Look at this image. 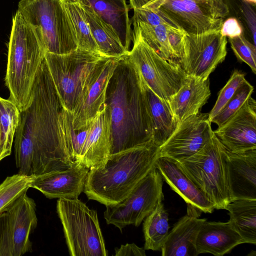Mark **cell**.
<instances>
[{"instance_id": "6da1fadb", "label": "cell", "mask_w": 256, "mask_h": 256, "mask_svg": "<svg viewBox=\"0 0 256 256\" xmlns=\"http://www.w3.org/2000/svg\"><path fill=\"white\" fill-rule=\"evenodd\" d=\"M75 132L72 114L62 105L44 58L29 103L20 111L14 140L18 174L36 176L72 167L74 161L70 148Z\"/></svg>"}, {"instance_id": "7a4b0ae2", "label": "cell", "mask_w": 256, "mask_h": 256, "mask_svg": "<svg viewBox=\"0 0 256 256\" xmlns=\"http://www.w3.org/2000/svg\"><path fill=\"white\" fill-rule=\"evenodd\" d=\"M106 103L111 120L110 155L152 138V120L146 84L127 54L121 57L110 80Z\"/></svg>"}, {"instance_id": "3957f363", "label": "cell", "mask_w": 256, "mask_h": 256, "mask_svg": "<svg viewBox=\"0 0 256 256\" xmlns=\"http://www.w3.org/2000/svg\"><path fill=\"white\" fill-rule=\"evenodd\" d=\"M159 157L160 146L152 138L110 154L104 164L89 169L84 192L106 206L118 204L155 167Z\"/></svg>"}, {"instance_id": "277c9868", "label": "cell", "mask_w": 256, "mask_h": 256, "mask_svg": "<svg viewBox=\"0 0 256 256\" xmlns=\"http://www.w3.org/2000/svg\"><path fill=\"white\" fill-rule=\"evenodd\" d=\"M46 50L35 28L16 11L8 44L5 83L10 98L20 111L29 103L34 82Z\"/></svg>"}, {"instance_id": "5b68a950", "label": "cell", "mask_w": 256, "mask_h": 256, "mask_svg": "<svg viewBox=\"0 0 256 256\" xmlns=\"http://www.w3.org/2000/svg\"><path fill=\"white\" fill-rule=\"evenodd\" d=\"M110 58L76 49L58 54L46 52L44 60L64 108L72 114Z\"/></svg>"}, {"instance_id": "8992f818", "label": "cell", "mask_w": 256, "mask_h": 256, "mask_svg": "<svg viewBox=\"0 0 256 256\" xmlns=\"http://www.w3.org/2000/svg\"><path fill=\"white\" fill-rule=\"evenodd\" d=\"M216 210L233 201L227 172L226 148L214 134L193 156L176 161Z\"/></svg>"}, {"instance_id": "52a82bcc", "label": "cell", "mask_w": 256, "mask_h": 256, "mask_svg": "<svg viewBox=\"0 0 256 256\" xmlns=\"http://www.w3.org/2000/svg\"><path fill=\"white\" fill-rule=\"evenodd\" d=\"M17 10L35 28L46 53L62 54L77 49L65 0H20Z\"/></svg>"}, {"instance_id": "ba28073f", "label": "cell", "mask_w": 256, "mask_h": 256, "mask_svg": "<svg viewBox=\"0 0 256 256\" xmlns=\"http://www.w3.org/2000/svg\"><path fill=\"white\" fill-rule=\"evenodd\" d=\"M131 8L150 10L188 34L220 29L228 10L222 0H129Z\"/></svg>"}, {"instance_id": "9c48e42d", "label": "cell", "mask_w": 256, "mask_h": 256, "mask_svg": "<svg viewBox=\"0 0 256 256\" xmlns=\"http://www.w3.org/2000/svg\"><path fill=\"white\" fill-rule=\"evenodd\" d=\"M56 210L70 256H108L96 210L78 198H58Z\"/></svg>"}, {"instance_id": "30bf717a", "label": "cell", "mask_w": 256, "mask_h": 256, "mask_svg": "<svg viewBox=\"0 0 256 256\" xmlns=\"http://www.w3.org/2000/svg\"><path fill=\"white\" fill-rule=\"evenodd\" d=\"M132 22L133 44L127 56L148 87L160 98L168 102L188 76L180 64L164 59L152 48L143 39L136 22Z\"/></svg>"}, {"instance_id": "8fae6325", "label": "cell", "mask_w": 256, "mask_h": 256, "mask_svg": "<svg viewBox=\"0 0 256 256\" xmlns=\"http://www.w3.org/2000/svg\"><path fill=\"white\" fill-rule=\"evenodd\" d=\"M163 180L155 166L122 202L106 206L104 218L107 224L114 225L121 232L128 225L139 226L163 201Z\"/></svg>"}, {"instance_id": "7c38bea8", "label": "cell", "mask_w": 256, "mask_h": 256, "mask_svg": "<svg viewBox=\"0 0 256 256\" xmlns=\"http://www.w3.org/2000/svg\"><path fill=\"white\" fill-rule=\"evenodd\" d=\"M37 224L36 204L26 192L0 213V256L31 252L30 236Z\"/></svg>"}, {"instance_id": "4fadbf2b", "label": "cell", "mask_w": 256, "mask_h": 256, "mask_svg": "<svg viewBox=\"0 0 256 256\" xmlns=\"http://www.w3.org/2000/svg\"><path fill=\"white\" fill-rule=\"evenodd\" d=\"M227 42L220 29L199 34L185 33L179 64L188 76L206 80L224 60Z\"/></svg>"}, {"instance_id": "5bb4252c", "label": "cell", "mask_w": 256, "mask_h": 256, "mask_svg": "<svg viewBox=\"0 0 256 256\" xmlns=\"http://www.w3.org/2000/svg\"><path fill=\"white\" fill-rule=\"evenodd\" d=\"M211 124L208 114L199 112L182 120L170 137L160 146V156L178 162L193 156L214 135Z\"/></svg>"}, {"instance_id": "9a60e30c", "label": "cell", "mask_w": 256, "mask_h": 256, "mask_svg": "<svg viewBox=\"0 0 256 256\" xmlns=\"http://www.w3.org/2000/svg\"><path fill=\"white\" fill-rule=\"evenodd\" d=\"M221 144L232 152L256 149V102L251 96L228 120L214 131Z\"/></svg>"}, {"instance_id": "2e32d148", "label": "cell", "mask_w": 256, "mask_h": 256, "mask_svg": "<svg viewBox=\"0 0 256 256\" xmlns=\"http://www.w3.org/2000/svg\"><path fill=\"white\" fill-rule=\"evenodd\" d=\"M156 167L172 190L187 204L188 215L198 218L202 212H212L214 210L213 204L174 160L160 156Z\"/></svg>"}, {"instance_id": "e0dca14e", "label": "cell", "mask_w": 256, "mask_h": 256, "mask_svg": "<svg viewBox=\"0 0 256 256\" xmlns=\"http://www.w3.org/2000/svg\"><path fill=\"white\" fill-rule=\"evenodd\" d=\"M89 168L74 161L66 170L32 176L30 188L48 198H78L84 188Z\"/></svg>"}, {"instance_id": "ac0fdd59", "label": "cell", "mask_w": 256, "mask_h": 256, "mask_svg": "<svg viewBox=\"0 0 256 256\" xmlns=\"http://www.w3.org/2000/svg\"><path fill=\"white\" fill-rule=\"evenodd\" d=\"M226 154L233 200H256V149L242 152H232L226 149Z\"/></svg>"}, {"instance_id": "d6986e66", "label": "cell", "mask_w": 256, "mask_h": 256, "mask_svg": "<svg viewBox=\"0 0 256 256\" xmlns=\"http://www.w3.org/2000/svg\"><path fill=\"white\" fill-rule=\"evenodd\" d=\"M121 57L110 58L106 60L100 72L90 85L82 100L72 114L76 132L82 130L88 126L104 106L108 82Z\"/></svg>"}, {"instance_id": "ffe728a7", "label": "cell", "mask_w": 256, "mask_h": 256, "mask_svg": "<svg viewBox=\"0 0 256 256\" xmlns=\"http://www.w3.org/2000/svg\"><path fill=\"white\" fill-rule=\"evenodd\" d=\"M110 116L106 103L89 125L78 162L89 169L104 164L110 156Z\"/></svg>"}, {"instance_id": "44dd1931", "label": "cell", "mask_w": 256, "mask_h": 256, "mask_svg": "<svg viewBox=\"0 0 256 256\" xmlns=\"http://www.w3.org/2000/svg\"><path fill=\"white\" fill-rule=\"evenodd\" d=\"M242 244H243L242 238L228 222L206 220L202 225L198 234L196 248L198 254L210 253L216 256H222Z\"/></svg>"}, {"instance_id": "7402d4cb", "label": "cell", "mask_w": 256, "mask_h": 256, "mask_svg": "<svg viewBox=\"0 0 256 256\" xmlns=\"http://www.w3.org/2000/svg\"><path fill=\"white\" fill-rule=\"evenodd\" d=\"M210 96L209 78L188 76L184 84L172 96L168 102L179 122L200 112Z\"/></svg>"}, {"instance_id": "603a6c76", "label": "cell", "mask_w": 256, "mask_h": 256, "mask_svg": "<svg viewBox=\"0 0 256 256\" xmlns=\"http://www.w3.org/2000/svg\"><path fill=\"white\" fill-rule=\"evenodd\" d=\"M206 218L188 214L176 222L168 235L160 251L162 256H197L198 234Z\"/></svg>"}, {"instance_id": "cb8c5ba5", "label": "cell", "mask_w": 256, "mask_h": 256, "mask_svg": "<svg viewBox=\"0 0 256 256\" xmlns=\"http://www.w3.org/2000/svg\"><path fill=\"white\" fill-rule=\"evenodd\" d=\"M88 4L116 32L128 51L132 42V21L126 0H77Z\"/></svg>"}, {"instance_id": "d4e9b609", "label": "cell", "mask_w": 256, "mask_h": 256, "mask_svg": "<svg viewBox=\"0 0 256 256\" xmlns=\"http://www.w3.org/2000/svg\"><path fill=\"white\" fill-rule=\"evenodd\" d=\"M77 1L84 10L100 54L107 58H118L128 54V51L122 44L114 28L104 22L88 4Z\"/></svg>"}, {"instance_id": "484cf974", "label": "cell", "mask_w": 256, "mask_h": 256, "mask_svg": "<svg viewBox=\"0 0 256 256\" xmlns=\"http://www.w3.org/2000/svg\"><path fill=\"white\" fill-rule=\"evenodd\" d=\"M146 91L152 120V139L160 146L172 134L180 122L173 114L168 101L157 96L147 84Z\"/></svg>"}, {"instance_id": "4316f807", "label": "cell", "mask_w": 256, "mask_h": 256, "mask_svg": "<svg viewBox=\"0 0 256 256\" xmlns=\"http://www.w3.org/2000/svg\"><path fill=\"white\" fill-rule=\"evenodd\" d=\"M229 212L230 222L241 236L243 244H256V200H236L225 209Z\"/></svg>"}, {"instance_id": "83f0119b", "label": "cell", "mask_w": 256, "mask_h": 256, "mask_svg": "<svg viewBox=\"0 0 256 256\" xmlns=\"http://www.w3.org/2000/svg\"><path fill=\"white\" fill-rule=\"evenodd\" d=\"M168 213L162 202L145 218L143 232L146 250H160L170 232Z\"/></svg>"}, {"instance_id": "f1b7e54d", "label": "cell", "mask_w": 256, "mask_h": 256, "mask_svg": "<svg viewBox=\"0 0 256 256\" xmlns=\"http://www.w3.org/2000/svg\"><path fill=\"white\" fill-rule=\"evenodd\" d=\"M20 115V110L12 100L0 96V162L11 154Z\"/></svg>"}, {"instance_id": "f546056e", "label": "cell", "mask_w": 256, "mask_h": 256, "mask_svg": "<svg viewBox=\"0 0 256 256\" xmlns=\"http://www.w3.org/2000/svg\"><path fill=\"white\" fill-rule=\"evenodd\" d=\"M65 4L76 33L77 48L100 54L80 3L76 0H65Z\"/></svg>"}, {"instance_id": "4dcf8cb0", "label": "cell", "mask_w": 256, "mask_h": 256, "mask_svg": "<svg viewBox=\"0 0 256 256\" xmlns=\"http://www.w3.org/2000/svg\"><path fill=\"white\" fill-rule=\"evenodd\" d=\"M132 20L136 22L144 40L162 58L170 62H176L168 42V28L171 25L163 24L152 26L142 21Z\"/></svg>"}, {"instance_id": "1f68e13d", "label": "cell", "mask_w": 256, "mask_h": 256, "mask_svg": "<svg viewBox=\"0 0 256 256\" xmlns=\"http://www.w3.org/2000/svg\"><path fill=\"white\" fill-rule=\"evenodd\" d=\"M32 176L17 174L7 176L0 184V213L30 188Z\"/></svg>"}, {"instance_id": "d6a6232c", "label": "cell", "mask_w": 256, "mask_h": 256, "mask_svg": "<svg viewBox=\"0 0 256 256\" xmlns=\"http://www.w3.org/2000/svg\"><path fill=\"white\" fill-rule=\"evenodd\" d=\"M228 10V17L236 18L246 28L252 39V44L256 46V6L245 0H222Z\"/></svg>"}, {"instance_id": "836d02e7", "label": "cell", "mask_w": 256, "mask_h": 256, "mask_svg": "<svg viewBox=\"0 0 256 256\" xmlns=\"http://www.w3.org/2000/svg\"><path fill=\"white\" fill-rule=\"evenodd\" d=\"M254 87L246 80L239 87L232 97L220 112L211 120V123L221 126L232 118L251 96Z\"/></svg>"}, {"instance_id": "e575fe53", "label": "cell", "mask_w": 256, "mask_h": 256, "mask_svg": "<svg viewBox=\"0 0 256 256\" xmlns=\"http://www.w3.org/2000/svg\"><path fill=\"white\" fill-rule=\"evenodd\" d=\"M244 76V74L239 70H235L233 72L226 85L220 91L217 100L208 113V119L210 122L232 97L239 87L246 80Z\"/></svg>"}, {"instance_id": "d590c367", "label": "cell", "mask_w": 256, "mask_h": 256, "mask_svg": "<svg viewBox=\"0 0 256 256\" xmlns=\"http://www.w3.org/2000/svg\"><path fill=\"white\" fill-rule=\"evenodd\" d=\"M230 47L238 60L246 64L254 74H256V46L244 34L228 38Z\"/></svg>"}, {"instance_id": "8d00e7d4", "label": "cell", "mask_w": 256, "mask_h": 256, "mask_svg": "<svg viewBox=\"0 0 256 256\" xmlns=\"http://www.w3.org/2000/svg\"><path fill=\"white\" fill-rule=\"evenodd\" d=\"M168 42L172 54L179 64L182 56L183 38L186 32L178 28L168 26Z\"/></svg>"}, {"instance_id": "74e56055", "label": "cell", "mask_w": 256, "mask_h": 256, "mask_svg": "<svg viewBox=\"0 0 256 256\" xmlns=\"http://www.w3.org/2000/svg\"><path fill=\"white\" fill-rule=\"evenodd\" d=\"M220 31L223 36L228 38L244 34V29L236 18L229 16L224 20Z\"/></svg>"}, {"instance_id": "f35d334b", "label": "cell", "mask_w": 256, "mask_h": 256, "mask_svg": "<svg viewBox=\"0 0 256 256\" xmlns=\"http://www.w3.org/2000/svg\"><path fill=\"white\" fill-rule=\"evenodd\" d=\"M116 256H145L144 248L138 247L134 244H122L115 248Z\"/></svg>"}, {"instance_id": "ab89813d", "label": "cell", "mask_w": 256, "mask_h": 256, "mask_svg": "<svg viewBox=\"0 0 256 256\" xmlns=\"http://www.w3.org/2000/svg\"><path fill=\"white\" fill-rule=\"evenodd\" d=\"M246 2L254 6H256V0H245Z\"/></svg>"}, {"instance_id": "60d3db41", "label": "cell", "mask_w": 256, "mask_h": 256, "mask_svg": "<svg viewBox=\"0 0 256 256\" xmlns=\"http://www.w3.org/2000/svg\"><path fill=\"white\" fill-rule=\"evenodd\" d=\"M194 0L198 2H208V1L211 0Z\"/></svg>"}]
</instances>
